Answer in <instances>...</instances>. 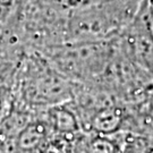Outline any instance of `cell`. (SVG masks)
I'll use <instances>...</instances> for the list:
<instances>
[{"label":"cell","mask_w":153,"mask_h":153,"mask_svg":"<svg viewBox=\"0 0 153 153\" xmlns=\"http://www.w3.org/2000/svg\"><path fill=\"white\" fill-rule=\"evenodd\" d=\"M62 76L43 56L30 55L24 58L14 78L13 103L16 109L39 112L51 107L68 103L73 99L75 85Z\"/></svg>","instance_id":"obj_1"},{"label":"cell","mask_w":153,"mask_h":153,"mask_svg":"<svg viewBox=\"0 0 153 153\" xmlns=\"http://www.w3.org/2000/svg\"><path fill=\"white\" fill-rule=\"evenodd\" d=\"M83 153H121L120 144L115 135L84 134L82 138Z\"/></svg>","instance_id":"obj_4"},{"label":"cell","mask_w":153,"mask_h":153,"mask_svg":"<svg viewBox=\"0 0 153 153\" xmlns=\"http://www.w3.org/2000/svg\"><path fill=\"white\" fill-rule=\"evenodd\" d=\"M13 105V84L10 68L0 67V123L10 111Z\"/></svg>","instance_id":"obj_5"},{"label":"cell","mask_w":153,"mask_h":153,"mask_svg":"<svg viewBox=\"0 0 153 153\" xmlns=\"http://www.w3.org/2000/svg\"><path fill=\"white\" fill-rule=\"evenodd\" d=\"M116 52L117 42L103 40L52 44L42 56L71 83L88 85L103 78Z\"/></svg>","instance_id":"obj_2"},{"label":"cell","mask_w":153,"mask_h":153,"mask_svg":"<svg viewBox=\"0 0 153 153\" xmlns=\"http://www.w3.org/2000/svg\"><path fill=\"white\" fill-rule=\"evenodd\" d=\"M117 48L127 60L153 81V27L146 1L117 35Z\"/></svg>","instance_id":"obj_3"}]
</instances>
